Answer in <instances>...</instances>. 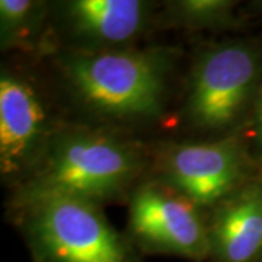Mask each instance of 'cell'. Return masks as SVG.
I'll use <instances>...</instances> for the list:
<instances>
[{"instance_id": "1", "label": "cell", "mask_w": 262, "mask_h": 262, "mask_svg": "<svg viewBox=\"0 0 262 262\" xmlns=\"http://www.w3.org/2000/svg\"><path fill=\"white\" fill-rule=\"evenodd\" d=\"M175 60L170 48L67 51L60 73L77 102L99 118L147 121L165 110Z\"/></svg>"}, {"instance_id": "5", "label": "cell", "mask_w": 262, "mask_h": 262, "mask_svg": "<svg viewBox=\"0 0 262 262\" xmlns=\"http://www.w3.org/2000/svg\"><path fill=\"white\" fill-rule=\"evenodd\" d=\"M259 163L241 136L169 144L158 158L156 181L213 210L256 177Z\"/></svg>"}, {"instance_id": "7", "label": "cell", "mask_w": 262, "mask_h": 262, "mask_svg": "<svg viewBox=\"0 0 262 262\" xmlns=\"http://www.w3.org/2000/svg\"><path fill=\"white\" fill-rule=\"evenodd\" d=\"M57 130L37 86L8 69L0 75V170L16 187L37 168Z\"/></svg>"}, {"instance_id": "10", "label": "cell", "mask_w": 262, "mask_h": 262, "mask_svg": "<svg viewBox=\"0 0 262 262\" xmlns=\"http://www.w3.org/2000/svg\"><path fill=\"white\" fill-rule=\"evenodd\" d=\"M48 6L38 0L0 2V44L2 50L29 51L42 38Z\"/></svg>"}, {"instance_id": "6", "label": "cell", "mask_w": 262, "mask_h": 262, "mask_svg": "<svg viewBox=\"0 0 262 262\" xmlns=\"http://www.w3.org/2000/svg\"><path fill=\"white\" fill-rule=\"evenodd\" d=\"M128 232L136 244L150 252L194 261L210 256L203 210L156 179L136 187L130 195Z\"/></svg>"}, {"instance_id": "14", "label": "cell", "mask_w": 262, "mask_h": 262, "mask_svg": "<svg viewBox=\"0 0 262 262\" xmlns=\"http://www.w3.org/2000/svg\"><path fill=\"white\" fill-rule=\"evenodd\" d=\"M261 8H262V3H261Z\"/></svg>"}, {"instance_id": "2", "label": "cell", "mask_w": 262, "mask_h": 262, "mask_svg": "<svg viewBox=\"0 0 262 262\" xmlns=\"http://www.w3.org/2000/svg\"><path fill=\"white\" fill-rule=\"evenodd\" d=\"M143 166L139 149L111 133L60 128L15 195L57 194L102 208L133 194Z\"/></svg>"}, {"instance_id": "12", "label": "cell", "mask_w": 262, "mask_h": 262, "mask_svg": "<svg viewBox=\"0 0 262 262\" xmlns=\"http://www.w3.org/2000/svg\"><path fill=\"white\" fill-rule=\"evenodd\" d=\"M242 140L249 149L252 158L262 165V80L258 89V94L253 102L252 111L242 130Z\"/></svg>"}, {"instance_id": "4", "label": "cell", "mask_w": 262, "mask_h": 262, "mask_svg": "<svg viewBox=\"0 0 262 262\" xmlns=\"http://www.w3.org/2000/svg\"><path fill=\"white\" fill-rule=\"evenodd\" d=\"M262 80V50L251 39H229L196 56L188 80L187 122L210 136H239Z\"/></svg>"}, {"instance_id": "11", "label": "cell", "mask_w": 262, "mask_h": 262, "mask_svg": "<svg viewBox=\"0 0 262 262\" xmlns=\"http://www.w3.org/2000/svg\"><path fill=\"white\" fill-rule=\"evenodd\" d=\"M236 2L175 0L166 3L162 19L166 25L189 31H219L236 27Z\"/></svg>"}, {"instance_id": "9", "label": "cell", "mask_w": 262, "mask_h": 262, "mask_svg": "<svg viewBox=\"0 0 262 262\" xmlns=\"http://www.w3.org/2000/svg\"><path fill=\"white\" fill-rule=\"evenodd\" d=\"M210 211V256L217 262H262V182L258 177Z\"/></svg>"}, {"instance_id": "8", "label": "cell", "mask_w": 262, "mask_h": 262, "mask_svg": "<svg viewBox=\"0 0 262 262\" xmlns=\"http://www.w3.org/2000/svg\"><path fill=\"white\" fill-rule=\"evenodd\" d=\"M58 10L75 51L117 50L139 37L151 18L150 3L140 0H70Z\"/></svg>"}, {"instance_id": "3", "label": "cell", "mask_w": 262, "mask_h": 262, "mask_svg": "<svg viewBox=\"0 0 262 262\" xmlns=\"http://www.w3.org/2000/svg\"><path fill=\"white\" fill-rule=\"evenodd\" d=\"M13 207L38 262H140L101 207L57 194L15 195Z\"/></svg>"}, {"instance_id": "13", "label": "cell", "mask_w": 262, "mask_h": 262, "mask_svg": "<svg viewBox=\"0 0 262 262\" xmlns=\"http://www.w3.org/2000/svg\"><path fill=\"white\" fill-rule=\"evenodd\" d=\"M256 177H258V179L262 182V165H259L258 166V172H256Z\"/></svg>"}]
</instances>
